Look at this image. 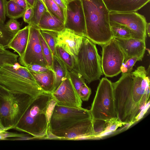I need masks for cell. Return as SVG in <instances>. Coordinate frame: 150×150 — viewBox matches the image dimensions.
<instances>
[{
	"mask_svg": "<svg viewBox=\"0 0 150 150\" xmlns=\"http://www.w3.org/2000/svg\"><path fill=\"white\" fill-rule=\"evenodd\" d=\"M66 28L56 33V46L62 48L74 57L76 56L83 37Z\"/></svg>",
	"mask_w": 150,
	"mask_h": 150,
	"instance_id": "obj_14",
	"label": "cell"
},
{
	"mask_svg": "<svg viewBox=\"0 0 150 150\" xmlns=\"http://www.w3.org/2000/svg\"><path fill=\"white\" fill-rule=\"evenodd\" d=\"M45 4L50 12L65 24V14L63 10L53 0H46Z\"/></svg>",
	"mask_w": 150,
	"mask_h": 150,
	"instance_id": "obj_26",
	"label": "cell"
},
{
	"mask_svg": "<svg viewBox=\"0 0 150 150\" xmlns=\"http://www.w3.org/2000/svg\"><path fill=\"white\" fill-rule=\"evenodd\" d=\"M5 25L7 30L13 35L21 29V24L15 19L10 18Z\"/></svg>",
	"mask_w": 150,
	"mask_h": 150,
	"instance_id": "obj_32",
	"label": "cell"
},
{
	"mask_svg": "<svg viewBox=\"0 0 150 150\" xmlns=\"http://www.w3.org/2000/svg\"><path fill=\"white\" fill-rule=\"evenodd\" d=\"M85 16L86 37L101 46L113 38L110 23V11L103 0H81Z\"/></svg>",
	"mask_w": 150,
	"mask_h": 150,
	"instance_id": "obj_2",
	"label": "cell"
},
{
	"mask_svg": "<svg viewBox=\"0 0 150 150\" xmlns=\"http://www.w3.org/2000/svg\"><path fill=\"white\" fill-rule=\"evenodd\" d=\"M7 0H0V21L5 24L6 20V8Z\"/></svg>",
	"mask_w": 150,
	"mask_h": 150,
	"instance_id": "obj_39",
	"label": "cell"
},
{
	"mask_svg": "<svg viewBox=\"0 0 150 150\" xmlns=\"http://www.w3.org/2000/svg\"><path fill=\"white\" fill-rule=\"evenodd\" d=\"M110 26L120 25L129 29L134 35L133 38L145 40L147 23L145 17L136 12L110 11Z\"/></svg>",
	"mask_w": 150,
	"mask_h": 150,
	"instance_id": "obj_10",
	"label": "cell"
},
{
	"mask_svg": "<svg viewBox=\"0 0 150 150\" xmlns=\"http://www.w3.org/2000/svg\"><path fill=\"white\" fill-rule=\"evenodd\" d=\"M89 110L92 120L108 122L117 118L112 83L107 78H103L100 80Z\"/></svg>",
	"mask_w": 150,
	"mask_h": 150,
	"instance_id": "obj_8",
	"label": "cell"
},
{
	"mask_svg": "<svg viewBox=\"0 0 150 150\" xmlns=\"http://www.w3.org/2000/svg\"><path fill=\"white\" fill-rule=\"evenodd\" d=\"M138 61H139V59L136 57L125 59L121 66V72L122 73L131 72L133 66Z\"/></svg>",
	"mask_w": 150,
	"mask_h": 150,
	"instance_id": "obj_31",
	"label": "cell"
},
{
	"mask_svg": "<svg viewBox=\"0 0 150 150\" xmlns=\"http://www.w3.org/2000/svg\"><path fill=\"white\" fill-rule=\"evenodd\" d=\"M43 139H59V138L58 137H57L52 133L48 127L46 136L43 138Z\"/></svg>",
	"mask_w": 150,
	"mask_h": 150,
	"instance_id": "obj_43",
	"label": "cell"
},
{
	"mask_svg": "<svg viewBox=\"0 0 150 150\" xmlns=\"http://www.w3.org/2000/svg\"><path fill=\"white\" fill-rule=\"evenodd\" d=\"M27 134L0 130V140H8V139L9 138L21 137Z\"/></svg>",
	"mask_w": 150,
	"mask_h": 150,
	"instance_id": "obj_36",
	"label": "cell"
},
{
	"mask_svg": "<svg viewBox=\"0 0 150 150\" xmlns=\"http://www.w3.org/2000/svg\"><path fill=\"white\" fill-rule=\"evenodd\" d=\"M25 9L10 0L7 1L6 4V16L10 18L15 19L22 17Z\"/></svg>",
	"mask_w": 150,
	"mask_h": 150,
	"instance_id": "obj_21",
	"label": "cell"
},
{
	"mask_svg": "<svg viewBox=\"0 0 150 150\" xmlns=\"http://www.w3.org/2000/svg\"><path fill=\"white\" fill-rule=\"evenodd\" d=\"M122 125H123V124L117 118L112 119L107 122L106 127L105 131H110L113 132L119 127Z\"/></svg>",
	"mask_w": 150,
	"mask_h": 150,
	"instance_id": "obj_34",
	"label": "cell"
},
{
	"mask_svg": "<svg viewBox=\"0 0 150 150\" xmlns=\"http://www.w3.org/2000/svg\"><path fill=\"white\" fill-rule=\"evenodd\" d=\"M12 65L0 67V87L13 93L36 97L44 92L26 67L22 66L16 69Z\"/></svg>",
	"mask_w": 150,
	"mask_h": 150,
	"instance_id": "obj_5",
	"label": "cell"
},
{
	"mask_svg": "<svg viewBox=\"0 0 150 150\" xmlns=\"http://www.w3.org/2000/svg\"><path fill=\"white\" fill-rule=\"evenodd\" d=\"M33 14V7L29 6L26 8L23 13L22 18L24 21L29 24Z\"/></svg>",
	"mask_w": 150,
	"mask_h": 150,
	"instance_id": "obj_38",
	"label": "cell"
},
{
	"mask_svg": "<svg viewBox=\"0 0 150 150\" xmlns=\"http://www.w3.org/2000/svg\"><path fill=\"white\" fill-rule=\"evenodd\" d=\"M150 23H147L146 26V32L149 37L150 35Z\"/></svg>",
	"mask_w": 150,
	"mask_h": 150,
	"instance_id": "obj_46",
	"label": "cell"
},
{
	"mask_svg": "<svg viewBox=\"0 0 150 150\" xmlns=\"http://www.w3.org/2000/svg\"><path fill=\"white\" fill-rule=\"evenodd\" d=\"M55 55L65 64L68 69H73L75 64V59L74 56L57 46L56 47Z\"/></svg>",
	"mask_w": 150,
	"mask_h": 150,
	"instance_id": "obj_23",
	"label": "cell"
},
{
	"mask_svg": "<svg viewBox=\"0 0 150 150\" xmlns=\"http://www.w3.org/2000/svg\"><path fill=\"white\" fill-rule=\"evenodd\" d=\"M13 36L6 29L5 24H3L0 21V44L4 47H7Z\"/></svg>",
	"mask_w": 150,
	"mask_h": 150,
	"instance_id": "obj_30",
	"label": "cell"
},
{
	"mask_svg": "<svg viewBox=\"0 0 150 150\" xmlns=\"http://www.w3.org/2000/svg\"><path fill=\"white\" fill-rule=\"evenodd\" d=\"M113 38L127 39L134 37L132 32L127 28L121 25L110 26Z\"/></svg>",
	"mask_w": 150,
	"mask_h": 150,
	"instance_id": "obj_24",
	"label": "cell"
},
{
	"mask_svg": "<svg viewBox=\"0 0 150 150\" xmlns=\"http://www.w3.org/2000/svg\"><path fill=\"white\" fill-rule=\"evenodd\" d=\"M29 34V25H28L20 30L13 36L7 47L17 53L19 59L23 56L28 44Z\"/></svg>",
	"mask_w": 150,
	"mask_h": 150,
	"instance_id": "obj_17",
	"label": "cell"
},
{
	"mask_svg": "<svg viewBox=\"0 0 150 150\" xmlns=\"http://www.w3.org/2000/svg\"><path fill=\"white\" fill-rule=\"evenodd\" d=\"M52 68L54 76L53 92L61 83L67 75L68 69L56 55L53 56Z\"/></svg>",
	"mask_w": 150,
	"mask_h": 150,
	"instance_id": "obj_20",
	"label": "cell"
},
{
	"mask_svg": "<svg viewBox=\"0 0 150 150\" xmlns=\"http://www.w3.org/2000/svg\"><path fill=\"white\" fill-rule=\"evenodd\" d=\"M63 11L66 16L68 3L65 0H53Z\"/></svg>",
	"mask_w": 150,
	"mask_h": 150,
	"instance_id": "obj_41",
	"label": "cell"
},
{
	"mask_svg": "<svg viewBox=\"0 0 150 150\" xmlns=\"http://www.w3.org/2000/svg\"><path fill=\"white\" fill-rule=\"evenodd\" d=\"M40 32L53 55H55L56 32L41 30Z\"/></svg>",
	"mask_w": 150,
	"mask_h": 150,
	"instance_id": "obj_27",
	"label": "cell"
},
{
	"mask_svg": "<svg viewBox=\"0 0 150 150\" xmlns=\"http://www.w3.org/2000/svg\"><path fill=\"white\" fill-rule=\"evenodd\" d=\"M44 5V6H45V7L47 8L46 7V4H45V1L46 0H40Z\"/></svg>",
	"mask_w": 150,
	"mask_h": 150,
	"instance_id": "obj_48",
	"label": "cell"
},
{
	"mask_svg": "<svg viewBox=\"0 0 150 150\" xmlns=\"http://www.w3.org/2000/svg\"><path fill=\"white\" fill-rule=\"evenodd\" d=\"M93 127L95 138L96 136L105 131L106 127L107 122L101 120H92Z\"/></svg>",
	"mask_w": 150,
	"mask_h": 150,
	"instance_id": "obj_33",
	"label": "cell"
},
{
	"mask_svg": "<svg viewBox=\"0 0 150 150\" xmlns=\"http://www.w3.org/2000/svg\"><path fill=\"white\" fill-rule=\"evenodd\" d=\"M101 46L102 48L101 66L103 74L107 77L117 76L121 72V66L126 59L124 53L113 38Z\"/></svg>",
	"mask_w": 150,
	"mask_h": 150,
	"instance_id": "obj_9",
	"label": "cell"
},
{
	"mask_svg": "<svg viewBox=\"0 0 150 150\" xmlns=\"http://www.w3.org/2000/svg\"><path fill=\"white\" fill-rule=\"evenodd\" d=\"M4 47L3 45L0 44V48Z\"/></svg>",
	"mask_w": 150,
	"mask_h": 150,
	"instance_id": "obj_50",
	"label": "cell"
},
{
	"mask_svg": "<svg viewBox=\"0 0 150 150\" xmlns=\"http://www.w3.org/2000/svg\"><path fill=\"white\" fill-rule=\"evenodd\" d=\"M91 93V88L85 84L80 88L79 94L82 101H88Z\"/></svg>",
	"mask_w": 150,
	"mask_h": 150,
	"instance_id": "obj_35",
	"label": "cell"
},
{
	"mask_svg": "<svg viewBox=\"0 0 150 150\" xmlns=\"http://www.w3.org/2000/svg\"><path fill=\"white\" fill-rule=\"evenodd\" d=\"M75 64L73 70L81 75L88 84L99 79L103 74L101 58L96 44L86 37L77 55L74 57Z\"/></svg>",
	"mask_w": 150,
	"mask_h": 150,
	"instance_id": "obj_6",
	"label": "cell"
},
{
	"mask_svg": "<svg viewBox=\"0 0 150 150\" xmlns=\"http://www.w3.org/2000/svg\"><path fill=\"white\" fill-rule=\"evenodd\" d=\"M19 6L26 9L29 6L25 0H12Z\"/></svg>",
	"mask_w": 150,
	"mask_h": 150,
	"instance_id": "obj_44",
	"label": "cell"
},
{
	"mask_svg": "<svg viewBox=\"0 0 150 150\" xmlns=\"http://www.w3.org/2000/svg\"><path fill=\"white\" fill-rule=\"evenodd\" d=\"M28 134L26 135L21 137H15L13 138H10L8 139V140H29L34 139H36V138L33 136H30Z\"/></svg>",
	"mask_w": 150,
	"mask_h": 150,
	"instance_id": "obj_42",
	"label": "cell"
},
{
	"mask_svg": "<svg viewBox=\"0 0 150 150\" xmlns=\"http://www.w3.org/2000/svg\"><path fill=\"white\" fill-rule=\"evenodd\" d=\"M19 56L6 49L0 48V67L3 65H12L18 62Z\"/></svg>",
	"mask_w": 150,
	"mask_h": 150,
	"instance_id": "obj_22",
	"label": "cell"
},
{
	"mask_svg": "<svg viewBox=\"0 0 150 150\" xmlns=\"http://www.w3.org/2000/svg\"><path fill=\"white\" fill-rule=\"evenodd\" d=\"M51 94L56 104L62 106L80 108L82 101L70 78L69 71L61 83Z\"/></svg>",
	"mask_w": 150,
	"mask_h": 150,
	"instance_id": "obj_12",
	"label": "cell"
},
{
	"mask_svg": "<svg viewBox=\"0 0 150 150\" xmlns=\"http://www.w3.org/2000/svg\"><path fill=\"white\" fill-rule=\"evenodd\" d=\"M68 71L71 82L79 94L82 86L86 84L85 81L81 74L73 70L68 69Z\"/></svg>",
	"mask_w": 150,
	"mask_h": 150,
	"instance_id": "obj_29",
	"label": "cell"
},
{
	"mask_svg": "<svg viewBox=\"0 0 150 150\" xmlns=\"http://www.w3.org/2000/svg\"><path fill=\"white\" fill-rule=\"evenodd\" d=\"M30 71L34 78L36 83L44 92L51 93L53 92L54 76L53 70H50L43 72Z\"/></svg>",
	"mask_w": 150,
	"mask_h": 150,
	"instance_id": "obj_19",
	"label": "cell"
},
{
	"mask_svg": "<svg viewBox=\"0 0 150 150\" xmlns=\"http://www.w3.org/2000/svg\"><path fill=\"white\" fill-rule=\"evenodd\" d=\"M53 99L51 93L43 92L39 95L21 119L14 129L26 133L36 139L46 136L49 122L47 111Z\"/></svg>",
	"mask_w": 150,
	"mask_h": 150,
	"instance_id": "obj_3",
	"label": "cell"
},
{
	"mask_svg": "<svg viewBox=\"0 0 150 150\" xmlns=\"http://www.w3.org/2000/svg\"><path fill=\"white\" fill-rule=\"evenodd\" d=\"M64 26L65 28L86 36L85 18L81 0H74L68 3Z\"/></svg>",
	"mask_w": 150,
	"mask_h": 150,
	"instance_id": "obj_13",
	"label": "cell"
},
{
	"mask_svg": "<svg viewBox=\"0 0 150 150\" xmlns=\"http://www.w3.org/2000/svg\"><path fill=\"white\" fill-rule=\"evenodd\" d=\"M68 3L74 0H65Z\"/></svg>",
	"mask_w": 150,
	"mask_h": 150,
	"instance_id": "obj_49",
	"label": "cell"
},
{
	"mask_svg": "<svg viewBox=\"0 0 150 150\" xmlns=\"http://www.w3.org/2000/svg\"><path fill=\"white\" fill-rule=\"evenodd\" d=\"M110 11L136 12L149 3L150 0H103Z\"/></svg>",
	"mask_w": 150,
	"mask_h": 150,
	"instance_id": "obj_16",
	"label": "cell"
},
{
	"mask_svg": "<svg viewBox=\"0 0 150 150\" xmlns=\"http://www.w3.org/2000/svg\"><path fill=\"white\" fill-rule=\"evenodd\" d=\"M113 38L121 48L126 59L136 57L139 59V61L142 60L146 49L145 40L133 38L127 39Z\"/></svg>",
	"mask_w": 150,
	"mask_h": 150,
	"instance_id": "obj_15",
	"label": "cell"
},
{
	"mask_svg": "<svg viewBox=\"0 0 150 150\" xmlns=\"http://www.w3.org/2000/svg\"><path fill=\"white\" fill-rule=\"evenodd\" d=\"M29 6H33L35 0H25Z\"/></svg>",
	"mask_w": 150,
	"mask_h": 150,
	"instance_id": "obj_47",
	"label": "cell"
},
{
	"mask_svg": "<svg viewBox=\"0 0 150 150\" xmlns=\"http://www.w3.org/2000/svg\"><path fill=\"white\" fill-rule=\"evenodd\" d=\"M37 97L13 93L0 87V130L14 129Z\"/></svg>",
	"mask_w": 150,
	"mask_h": 150,
	"instance_id": "obj_4",
	"label": "cell"
},
{
	"mask_svg": "<svg viewBox=\"0 0 150 150\" xmlns=\"http://www.w3.org/2000/svg\"><path fill=\"white\" fill-rule=\"evenodd\" d=\"M29 25V34L27 47L22 57L19 59V63L27 67L37 64L49 66L43 54L40 40V29L32 25Z\"/></svg>",
	"mask_w": 150,
	"mask_h": 150,
	"instance_id": "obj_11",
	"label": "cell"
},
{
	"mask_svg": "<svg viewBox=\"0 0 150 150\" xmlns=\"http://www.w3.org/2000/svg\"><path fill=\"white\" fill-rule=\"evenodd\" d=\"M39 38L44 56L49 66L53 71L52 68L53 55L50 49L42 35L40 31Z\"/></svg>",
	"mask_w": 150,
	"mask_h": 150,
	"instance_id": "obj_28",
	"label": "cell"
},
{
	"mask_svg": "<svg viewBox=\"0 0 150 150\" xmlns=\"http://www.w3.org/2000/svg\"><path fill=\"white\" fill-rule=\"evenodd\" d=\"M112 84L117 118L123 125L133 124L149 100L150 79L146 71L139 67L133 72L122 73Z\"/></svg>",
	"mask_w": 150,
	"mask_h": 150,
	"instance_id": "obj_1",
	"label": "cell"
},
{
	"mask_svg": "<svg viewBox=\"0 0 150 150\" xmlns=\"http://www.w3.org/2000/svg\"><path fill=\"white\" fill-rule=\"evenodd\" d=\"M113 132L110 131H104L101 133L99 135H98L96 137V138H100L102 137L108 135L110 134L113 133Z\"/></svg>",
	"mask_w": 150,
	"mask_h": 150,
	"instance_id": "obj_45",
	"label": "cell"
},
{
	"mask_svg": "<svg viewBox=\"0 0 150 150\" xmlns=\"http://www.w3.org/2000/svg\"><path fill=\"white\" fill-rule=\"evenodd\" d=\"M92 119L90 110L55 105L48 124L52 133L61 139L69 130L84 120Z\"/></svg>",
	"mask_w": 150,
	"mask_h": 150,
	"instance_id": "obj_7",
	"label": "cell"
},
{
	"mask_svg": "<svg viewBox=\"0 0 150 150\" xmlns=\"http://www.w3.org/2000/svg\"><path fill=\"white\" fill-rule=\"evenodd\" d=\"M26 67L30 71L37 72H47L52 70L48 67L37 64L29 65Z\"/></svg>",
	"mask_w": 150,
	"mask_h": 150,
	"instance_id": "obj_37",
	"label": "cell"
},
{
	"mask_svg": "<svg viewBox=\"0 0 150 150\" xmlns=\"http://www.w3.org/2000/svg\"><path fill=\"white\" fill-rule=\"evenodd\" d=\"M33 17L28 25H32L38 28L40 21L45 10L48 9L40 0H35L33 6Z\"/></svg>",
	"mask_w": 150,
	"mask_h": 150,
	"instance_id": "obj_25",
	"label": "cell"
},
{
	"mask_svg": "<svg viewBox=\"0 0 150 150\" xmlns=\"http://www.w3.org/2000/svg\"><path fill=\"white\" fill-rule=\"evenodd\" d=\"M38 28L41 30L58 32L65 28L64 23L46 9L40 21Z\"/></svg>",
	"mask_w": 150,
	"mask_h": 150,
	"instance_id": "obj_18",
	"label": "cell"
},
{
	"mask_svg": "<svg viewBox=\"0 0 150 150\" xmlns=\"http://www.w3.org/2000/svg\"><path fill=\"white\" fill-rule=\"evenodd\" d=\"M150 106L149 100L141 110L135 118V121L137 122L142 119L148 110Z\"/></svg>",
	"mask_w": 150,
	"mask_h": 150,
	"instance_id": "obj_40",
	"label": "cell"
}]
</instances>
